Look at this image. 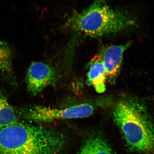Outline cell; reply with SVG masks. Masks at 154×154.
I'll return each instance as SVG.
<instances>
[{"label":"cell","instance_id":"1","mask_svg":"<svg viewBox=\"0 0 154 154\" xmlns=\"http://www.w3.org/2000/svg\"><path fill=\"white\" fill-rule=\"evenodd\" d=\"M60 132L17 122L0 129V154H57L64 145Z\"/></svg>","mask_w":154,"mask_h":154},{"label":"cell","instance_id":"2","mask_svg":"<svg viewBox=\"0 0 154 154\" xmlns=\"http://www.w3.org/2000/svg\"><path fill=\"white\" fill-rule=\"evenodd\" d=\"M113 115L131 151L154 153V123L143 103L132 98H125L117 103Z\"/></svg>","mask_w":154,"mask_h":154},{"label":"cell","instance_id":"3","mask_svg":"<svg viewBox=\"0 0 154 154\" xmlns=\"http://www.w3.org/2000/svg\"><path fill=\"white\" fill-rule=\"evenodd\" d=\"M66 24L75 31L95 37L122 32L134 26L136 22L125 11L112 8L99 1L75 13Z\"/></svg>","mask_w":154,"mask_h":154},{"label":"cell","instance_id":"4","mask_svg":"<svg viewBox=\"0 0 154 154\" xmlns=\"http://www.w3.org/2000/svg\"><path fill=\"white\" fill-rule=\"evenodd\" d=\"M94 107L88 103H82L63 109L37 106L30 109L28 116L37 122L47 123L61 119L85 118L93 113Z\"/></svg>","mask_w":154,"mask_h":154},{"label":"cell","instance_id":"5","mask_svg":"<svg viewBox=\"0 0 154 154\" xmlns=\"http://www.w3.org/2000/svg\"><path fill=\"white\" fill-rule=\"evenodd\" d=\"M54 69L49 65L40 61H35L30 65L27 72L26 83L32 94L36 95L54 80Z\"/></svg>","mask_w":154,"mask_h":154},{"label":"cell","instance_id":"6","mask_svg":"<svg viewBox=\"0 0 154 154\" xmlns=\"http://www.w3.org/2000/svg\"><path fill=\"white\" fill-rule=\"evenodd\" d=\"M128 42L120 45H111L103 48L99 54L104 66L107 78L115 79L120 72L125 51L131 45Z\"/></svg>","mask_w":154,"mask_h":154},{"label":"cell","instance_id":"7","mask_svg":"<svg viewBox=\"0 0 154 154\" xmlns=\"http://www.w3.org/2000/svg\"><path fill=\"white\" fill-rule=\"evenodd\" d=\"M88 66L89 71L88 74V84L93 86L96 91L102 93L106 90V72L100 56H95L90 61Z\"/></svg>","mask_w":154,"mask_h":154},{"label":"cell","instance_id":"8","mask_svg":"<svg viewBox=\"0 0 154 154\" xmlns=\"http://www.w3.org/2000/svg\"><path fill=\"white\" fill-rule=\"evenodd\" d=\"M78 154H117L103 138L95 136L88 138Z\"/></svg>","mask_w":154,"mask_h":154},{"label":"cell","instance_id":"9","mask_svg":"<svg viewBox=\"0 0 154 154\" xmlns=\"http://www.w3.org/2000/svg\"><path fill=\"white\" fill-rule=\"evenodd\" d=\"M14 109L4 96L0 93V129L18 122Z\"/></svg>","mask_w":154,"mask_h":154},{"label":"cell","instance_id":"10","mask_svg":"<svg viewBox=\"0 0 154 154\" xmlns=\"http://www.w3.org/2000/svg\"><path fill=\"white\" fill-rule=\"evenodd\" d=\"M11 55L9 48L0 43V71L5 73L12 72Z\"/></svg>","mask_w":154,"mask_h":154}]
</instances>
